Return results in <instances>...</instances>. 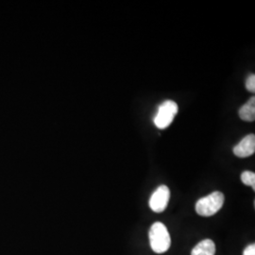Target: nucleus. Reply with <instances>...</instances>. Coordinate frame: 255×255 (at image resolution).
Wrapping results in <instances>:
<instances>
[{"instance_id": "1a4fd4ad", "label": "nucleus", "mask_w": 255, "mask_h": 255, "mask_svg": "<svg viewBox=\"0 0 255 255\" xmlns=\"http://www.w3.org/2000/svg\"><path fill=\"white\" fill-rule=\"evenodd\" d=\"M246 88L248 91L255 93V75L252 74L248 77L246 81Z\"/></svg>"}, {"instance_id": "7ed1b4c3", "label": "nucleus", "mask_w": 255, "mask_h": 255, "mask_svg": "<svg viewBox=\"0 0 255 255\" xmlns=\"http://www.w3.org/2000/svg\"><path fill=\"white\" fill-rule=\"evenodd\" d=\"M178 104L173 101H165L159 107L158 112L154 118V124L156 127L164 129L170 126L173 122L175 116L178 114Z\"/></svg>"}, {"instance_id": "6e6552de", "label": "nucleus", "mask_w": 255, "mask_h": 255, "mask_svg": "<svg viewBox=\"0 0 255 255\" xmlns=\"http://www.w3.org/2000/svg\"><path fill=\"white\" fill-rule=\"evenodd\" d=\"M241 181L248 186L253 187L255 190V173L252 171H244L241 174Z\"/></svg>"}, {"instance_id": "f03ea898", "label": "nucleus", "mask_w": 255, "mask_h": 255, "mask_svg": "<svg viewBox=\"0 0 255 255\" xmlns=\"http://www.w3.org/2000/svg\"><path fill=\"white\" fill-rule=\"evenodd\" d=\"M223 203L224 195L221 192H213L197 201L196 212L201 217H212L222 208Z\"/></svg>"}, {"instance_id": "f257e3e1", "label": "nucleus", "mask_w": 255, "mask_h": 255, "mask_svg": "<svg viewBox=\"0 0 255 255\" xmlns=\"http://www.w3.org/2000/svg\"><path fill=\"white\" fill-rule=\"evenodd\" d=\"M151 250L156 254H164L171 245V238L167 228L162 222H155L148 233Z\"/></svg>"}, {"instance_id": "39448f33", "label": "nucleus", "mask_w": 255, "mask_h": 255, "mask_svg": "<svg viewBox=\"0 0 255 255\" xmlns=\"http://www.w3.org/2000/svg\"><path fill=\"white\" fill-rule=\"evenodd\" d=\"M255 152V135L249 134L244 137L237 146L234 147V153L239 158L250 157Z\"/></svg>"}, {"instance_id": "423d86ee", "label": "nucleus", "mask_w": 255, "mask_h": 255, "mask_svg": "<svg viewBox=\"0 0 255 255\" xmlns=\"http://www.w3.org/2000/svg\"><path fill=\"white\" fill-rule=\"evenodd\" d=\"M216 245L213 240L204 239L193 249L191 255H215Z\"/></svg>"}, {"instance_id": "9d476101", "label": "nucleus", "mask_w": 255, "mask_h": 255, "mask_svg": "<svg viewBox=\"0 0 255 255\" xmlns=\"http://www.w3.org/2000/svg\"><path fill=\"white\" fill-rule=\"evenodd\" d=\"M243 255H255V244H252V245L247 247L245 251L243 252Z\"/></svg>"}, {"instance_id": "20e7f679", "label": "nucleus", "mask_w": 255, "mask_h": 255, "mask_svg": "<svg viewBox=\"0 0 255 255\" xmlns=\"http://www.w3.org/2000/svg\"><path fill=\"white\" fill-rule=\"evenodd\" d=\"M170 199V190L166 185H160L149 199V207L155 213H162L166 209Z\"/></svg>"}, {"instance_id": "0eeeda50", "label": "nucleus", "mask_w": 255, "mask_h": 255, "mask_svg": "<svg viewBox=\"0 0 255 255\" xmlns=\"http://www.w3.org/2000/svg\"><path fill=\"white\" fill-rule=\"evenodd\" d=\"M239 117L244 121L252 122L255 120V98L253 97L250 99V101L247 102L245 105H243L239 109Z\"/></svg>"}]
</instances>
